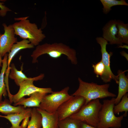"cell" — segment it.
<instances>
[{"label": "cell", "instance_id": "7a4b0ae2", "mask_svg": "<svg viewBox=\"0 0 128 128\" xmlns=\"http://www.w3.org/2000/svg\"><path fill=\"white\" fill-rule=\"evenodd\" d=\"M79 86L73 94V96H80L85 99L84 105L91 101L96 99H103L108 97H114L116 95L109 91L110 84L99 85L93 82L88 83L78 78Z\"/></svg>", "mask_w": 128, "mask_h": 128}, {"label": "cell", "instance_id": "44dd1931", "mask_svg": "<svg viewBox=\"0 0 128 128\" xmlns=\"http://www.w3.org/2000/svg\"><path fill=\"white\" fill-rule=\"evenodd\" d=\"M31 117L27 128H41L42 127V116L37 108L34 107L32 109Z\"/></svg>", "mask_w": 128, "mask_h": 128}, {"label": "cell", "instance_id": "4dcf8cb0", "mask_svg": "<svg viewBox=\"0 0 128 128\" xmlns=\"http://www.w3.org/2000/svg\"><path fill=\"white\" fill-rule=\"evenodd\" d=\"M1 56L0 54V67L1 66V64L2 62V59Z\"/></svg>", "mask_w": 128, "mask_h": 128}, {"label": "cell", "instance_id": "5bb4252c", "mask_svg": "<svg viewBox=\"0 0 128 128\" xmlns=\"http://www.w3.org/2000/svg\"><path fill=\"white\" fill-rule=\"evenodd\" d=\"M32 109L28 108L20 113H12L7 115H0V117L5 118L11 123L13 128H21L20 123L25 118L31 116Z\"/></svg>", "mask_w": 128, "mask_h": 128}, {"label": "cell", "instance_id": "f546056e", "mask_svg": "<svg viewBox=\"0 0 128 128\" xmlns=\"http://www.w3.org/2000/svg\"><path fill=\"white\" fill-rule=\"evenodd\" d=\"M128 46L127 45H118V48H125L128 49Z\"/></svg>", "mask_w": 128, "mask_h": 128}, {"label": "cell", "instance_id": "ffe728a7", "mask_svg": "<svg viewBox=\"0 0 128 128\" xmlns=\"http://www.w3.org/2000/svg\"><path fill=\"white\" fill-rule=\"evenodd\" d=\"M117 26L118 31L116 37L122 43L128 44V24H125L120 20H117Z\"/></svg>", "mask_w": 128, "mask_h": 128}, {"label": "cell", "instance_id": "8fae6325", "mask_svg": "<svg viewBox=\"0 0 128 128\" xmlns=\"http://www.w3.org/2000/svg\"><path fill=\"white\" fill-rule=\"evenodd\" d=\"M117 20H111L108 22L102 28L103 37L111 45H123L121 41L116 37L118 31Z\"/></svg>", "mask_w": 128, "mask_h": 128}, {"label": "cell", "instance_id": "6da1fadb", "mask_svg": "<svg viewBox=\"0 0 128 128\" xmlns=\"http://www.w3.org/2000/svg\"><path fill=\"white\" fill-rule=\"evenodd\" d=\"M45 54H47L54 59L58 58L62 55H64L72 64L76 65L78 63L75 50L62 43L56 42L51 44L46 43L37 46L31 55L32 58V63H38V58Z\"/></svg>", "mask_w": 128, "mask_h": 128}, {"label": "cell", "instance_id": "277c9868", "mask_svg": "<svg viewBox=\"0 0 128 128\" xmlns=\"http://www.w3.org/2000/svg\"><path fill=\"white\" fill-rule=\"evenodd\" d=\"M115 98L103 101L99 114V122L97 128H120L123 119V115L116 117L114 112Z\"/></svg>", "mask_w": 128, "mask_h": 128}, {"label": "cell", "instance_id": "ac0fdd59", "mask_svg": "<svg viewBox=\"0 0 128 128\" xmlns=\"http://www.w3.org/2000/svg\"><path fill=\"white\" fill-rule=\"evenodd\" d=\"M10 72L9 76L11 79L14 80L16 84L19 86L20 84L25 80L29 79L30 78L27 77L23 72V64L21 67V70H18L16 68L14 64H10Z\"/></svg>", "mask_w": 128, "mask_h": 128}, {"label": "cell", "instance_id": "2e32d148", "mask_svg": "<svg viewBox=\"0 0 128 128\" xmlns=\"http://www.w3.org/2000/svg\"><path fill=\"white\" fill-rule=\"evenodd\" d=\"M34 47V46L30 43L28 40L26 39H23L14 44L12 46L10 51L8 54L7 69L9 68L12 59L19 51L23 49L32 48Z\"/></svg>", "mask_w": 128, "mask_h": 128}, {"label": "cell", "instance_id": "9c48e42d", "mask_svg": "<svg viewBox=\"0 0 128 128\" xmlns=\"http://www.w3.org/2000/svg\"><path fill=\"white\" fill-rule=\"evenodd\" d=\"M96 40L97 42L100 46L101 51V60L105 67V72L100 77L103 81L107 83L110 82L112 79L114 80L117 84L119 83L118 76L114 75L110 68V58L113 54L112 52L109 53L106 50V46L108 43V41L102 37H97Z\"/></svg>", "mask_w": 128, "mask_h": 128}, {"label": "cell", "instance_id": "30bf717a", "mask_svg": "<svg viewBox=\"0 0 128 128\" xmlns=\"http://www.w3.org/2000/svg\"><path fill=\"white\" fill-rule=\"evenodd\" d=\"M2 25L4 32V34L0 35V54L1 57L9 53L12 46L18 41L12 24L7 26L3 23Z\"/></svg>", "mask_w": 128, "mask_h": 128}, {"label": "cell", "instance_id": "4fadbf2b", "mask_svg": "<svg viewBox=\"0 0 128 128\" xmlns=\"http://www.w3.org/2000/svg\"><path fill=\"white\" fill-rule=\"evenodd\" d=\"M37 108L42 116V128H58L59 120L57 111L50 113L39 108Z\"/></svg>", "mask_w": 128, "mask_h": 128}, {"label": "cell", "instance_id": "484cf974", "mask_svg": "<svg viewBox=\"0 0 128 128\" xmlns=\"http://www.w3.org/2000/svg\"><path fill=\"white\" fill-rule=\"evenodd\" d=\"M1 0H0V16L2 17L5 16L8 11H11V10L6 6L4 5V3L3 2H1Z\"/></svg>", "mask_w": 128, "mask_h": 128}, {"label": "cell", "instance_id": "d4e9b609", "mask_svg": "<svg viewBox=\"0 0 128 128\" xmlns=\"http://www.w3.org/2000/svg\"><path fill=\"white\" fill-rule=\"evenodd\" d=\"M92 66L94 69V73L98 77H101L105 72V67L102 61L99 62L95 64H93Z\"/></svg>", "mask_w": 128, "mask_h": 128}, {"label": "cell", "instance_id": "e0dca14e", "mask_svg": "<svg viewBox=\"0 0 128 128\" xmlns=\"http://www.w3.org/2000/svg\"><path fill=\"white\" fill-rule=\"evenodd\" d=\"M11 103L7 99L0 102V112L5 115L14 113H19L23 111L25 108L22 105L15 106L12 105Z\"/></svg>", "mask_w": 128, "mask_h": 128}, {"label": "cell", "instance_id": "603a6c76", "mask_svg": "<svg viewBox=\"0 0 128 128\" xmlns=\"http://www.w3.org/2000/svg\"><path fill=\"white\" fill-rule=\"evenodd\" d=\"M100 1L103 6V12L106 14L112 10L111 8L113 6L128 5V4L124 0H100Z\"/></svg>", "mask_w": 128, "mask_h": 128}, {"label": "cell", "instance_id": "4316f807", "mask_svg": "<svg viewBox=\"0 0 128 128\" xmlns=\"http://www.w3.org/2000/svg\"><path fill=\"white\" fill-rule=\"evenodd\" d=\"M29 117H27L23 119L22 123L20 126L21 128H26L29 121Z\"/></svg>", "mask_w": 128, "mask_h": 128}, {"label": "cell", "instance_id": "7402d4cb", "mask_svg": "<svg viewBox=\"0 0 128 128\" xmlns=\"http://www.w3.org/2000/svg\"><path fill=\"white\" fill-rule=\"evenodd\" d=\"M128 111V94L126 93L122 97L119 102L114 105V112L115 114H119L120 113L124 112L123 117L127 116Z\"/></svg>", "mask_w": 128, "mask_h": 128}, {"label": "cell", "instance_id": "1f68e13d", "mask_svg": "<svg viewBox=\"0 0 128 128\" xmlns=\"http://www.w3.org/2000/svg\"><path fill=\"white\" fill-rule=\"evenodd\" d=\"M3 128L1 127V128ZM9 128H12V127L11 126V127H10Z\"/></svg>", "mask_w": 128, "mask_h": 128}, {"label": "cell", "instance_id": "52a82bcc", "mask_svg": "<svg viewBox=\"0 0 128 128\" xmlns=\"http://www.w3.org/2000/svg\"><path fill=\"white\" fill-rule=\"evenodd\" d=\"M45 76L44 74L41 73L38 76L24 80L19 85L18 91L13 95L12 102L14 103L18 102L21 98L26 96H30L32 93L39 92L46 93H51L53 91L50 88H40L35 86L33 84L34 81L41 80Z\"/></svg>", "mask_w": 128, "mask_h": 128}, {"label": "cell", "instance_id": "f1b7e54d", "mask_svg": "<svg viewBox=\"0 0 128 128\" xmlns=\"http://www.w3.org/2000/svg\"><path fill=\"white\" fill-rule=\"evenodd\" d=\"M123 56L124 57L128 60V54L124 51H123L120 52Z\"/></svg>", "mask_w": 128, "mask_h": 128}, {"label": "cell", "instance_id": "7c38bea8", "mask_svg": "<svg viewBox=\"0 0 128 128\" xmlns=\"http://www.w3.org/2000/svg\"><path fill=\"white\" fill-rule=\"evenodd\" d=\"M47 93L39 92H36L31 94L30 97L25 98L23 97L18 102L14 103L15 106L18 105L23 106L25 108L31 107L39 108L43 98Z\"/></svg>", "mask_w": 128, "mask_h": 128}, {"label": "cell", "instance_id": "3957f363", "mask_svg": "<svg viewBox=\"0 0 128 128\" xmlns=\"http://www.w3.org/2000/svg\"><path fill=\"white\" fill-rule=\"evenodd\" d=\"M28 17L15 18L19 20L12 24L15 35L23 39H27L30 43L37 46L46 37L41 29L37 24L31 23L27 19Z\"/></svg>", "mask_w": 128, "mask_h": 128}, {"label": "cell", "instance_id": "5b68a950", "mask_svg": "<svg viewBox=\"0 0 128 128\" xmlns=\"http://www.w3.org/2000/svg\"><path fill=\"white\" fill-rule=\"evenodd\" d=\"M102 105L99 99L92 100L69 117L97 127L99 121V114Z\"/></svg>", "mask_w": 128, "mask_h": 128}, {"label": "cell", "instance_id": "8992f818", "mask_svg": "<svg viewBox=\"0 0 128 128\" xmlns=\"http://www.w3.org/2000/svg\"><path fill=\"white\" fill-rule=\"evenodd\" d=\"M69 88L67 86L59 91H53L46 95L43 98L39 107L50 113L57 111L59 107L73 95L68 93Z\"/></svg>", "mask_w": 128, "mask_h": 128}, {"label": "cell", "instance_id": "9a60e30c", "mask_svg": "<svg viewBox=\"0 0 128 128\" xmlns=\"http://www.w3.org/2000/svg\"><path fill=\"white\" fill-rule=\"evenodd\" d=\"M125 72L119 70L117 72L119 86L118 95L115 99L116 105L119 102L123 96L128 91V78L125 74Z\"/></svg>", "mask_w": 128, "mask_h": 128}, {"label": "cell", "instance_id": "83f0119b", "mask_svg": "<svg viewBox=\"0 0 128 128\" xmlns=\"http://www.w3.org/2000/svg\"><path fill=\"white\" fill-rule=\"evenodd\" d=\"M80 128H97L89 125L84 122H81Z\"/></svg>", "mask_w": 128, "mask_h": 128}, {"label": "cell", "instance_id": "d6986e66", "mask_svg": "<svg viewBox=\"0 0 128 128\" xmlns=\"http://www.w3.org/2000/svg\"><path fill=\"white\" fill-rule=\"evenodd\" d=\"M8 54L7 53L4 56L2 60V68L0 73V102L2 101V96L6 97L8 95L6 86L5 83L4 75L7 69Z\"/></svg>", "mask_w": 128, "mask_h": 128}, {"label": "cell", "instance_id": "cb8c5ba5", "mask_svg": "<svg viewBox=\"0 0 128 128\" xmlns=\"http://www.w3.org/2000/svg\"><path fill=\"white\" fill-rule=\"evenodd\" d=\"M81 121L68 117L59 120L58 128H80Z\"/></svg>", "mask_w": 128, "mask_h": 128}, {"label": "cell", "instance_id": "ba28073f", "mask_svg": "<svg viewBox=\"0 0 128 128\" xmlns=\"http://www.w3.org/2000/svg\"><path fill=\"white\" fill-rule=\"evenodd\" d=\"M85 100L80 96H73L63 103L58 108L57 112L59 120L69 117L78 112L84 105Z\"/></svg>", "mask_w": 128, "mask_h": 128}, {"label": "cell", "instance_id": "d6a6232c", "mask_svg": "<svg viewBox=\"0 0 128 128\" xmlns=\"http://www.w3.org/2000/svg\"><path fill=\"white\" fill-rule=\"evenodd\" d=\"M1 34V33L0 32V35Z\"/></svg>", "mask_w": 128, "mask_h": 128}]
</instances>
